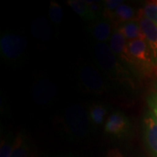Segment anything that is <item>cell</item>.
<instances>
[{
    "mask_svg": "<svg viewBox=\"0 0 157 157\" xmlns=\"http://www.w3.org/2000/svg\"><path fill=\"white\" fill-rule=\"evenodd\" d=\"M128 40L125 39L123 34L121 33L119 29L116 27L113 32L112 36L110 38V48L112 52L115 54V56L120 57L122 60L124 57L125 47L127 45Z\"/></svg>",
    "mask_w": 157,
    "mask_h": 157,
    "instance_id": "5bb4252c",
    "label": "cell"
},
{
    "mask_svg": "<svg viewBox=\"0 0 157 157\" xmlns=\"http://www.w3.org/2000/svg\"><path fill=\"white\" fill-rule=\"evenodd\" d=\"M68 6H70L76 14L86 21H95V17H94L90 7L87 4V1L82 0H69L67 1Z\"/></svg>",
    "mask_w": 157,
    "mask_h": 157,
    "instance_id": "9a60e30c",
    "label": "cell"
},
{
    "mask_svg": "<svg viewBox=\"0 0 157 157\" xmlns=\"http://www.w3.org/2000/svg\"><path fill=\"white\" fill-rule=\"evenodd\" d=\"M147 105L150 109V114L157 122V94L153 93L147 97Z\"/></svg>",
    "mask_w": 157,
    "mask_h": 157,
    "instance_id": "44dd1931",
    "label": "cell"
},
{
    "mask_svg": "<svg viewBox=\"0 0 157 157\" xmlns=\"http://www.w3.org/2000/svg\"><path fill=\"white\" fill-rule=\"evenodd\" d=\"M143 127L144 140L147 146L157 157V122L151 114H147L144 118Z\"/></svg>",
    "mask_w": 157,
    "mask_h": 157,
    "instance_id": "ba28073f",
    "label": "cell"
},
{
    "mask_svg": "<svg viewBox=\"0 0 157 157\" xmlns=\"http://www.w3.org/2000/svg\"><path fill=\"white\" fill-rule=\"evenodd\" d=\"M106 157H125L124 155L120 151L118 148H112V149H109L107 153V155Z\"/></svg>",
    "mask_w": 157,
    "mask_h": 157,
    "instance_id": "603a6c76",
    "label": "cell"
},
{
    "mask_svg": "<svg viewBox=\"0 0 157 157\" xmlns=\"http://www.w3.org/2000/svg\"><path fill=\"white\" fill-rule=\"evenodd\" d=\"M139 15H140V10L136 11L133 7L123 3L121 6H118L110 20L119 25L122 23L138 20Z\"/></svg>",
    "mask_w": 157,
    "mask_h": 157,
    "instance_id": "30bf717a",
    "label": "cell"
},
{
    "mask_svg": "<svg viewBox=\"0 0 157 157\" xmlns=\"http://www.w3.org/2000/svg\"><path fill=\"white\" fill-rule=\"evenodd\" d=\"M27 47V41L22 36L14 33L2 34L0 38V52L8 60H16L22 56Z\"/></svg>",
    "mask_w": 157,
    "mask_h": 157,
    "instance_id": "277c9868",
    "label": "cell"
},
{
    "mask_svg": "<svg viewBox=\"0 0 157 157\" xmlns=\"http://www.w3.org/2000/svg\"><path fill=\"white\" fill-rule=\"evenodd\" d=\"M131 128L128 117L121 111H115L109 115L105 124V132L116 137L128 135Z\"/></svg>",
    "mask_w": 157,
    "mask_h": 157,
    "instance_id": "8992f818",
    "label": "cell"
},
{
    "mask_svg": "<svg viewBox=\"0 0 157 157\" xmlns=\"http://www.w3.org/2000/svg\"><path fill=\"white\" fill-rule=\"evenodd\" d=\"M65 123L68 131L77 137H85L89 132L90 120L88 113L80 105L68 107L64 115Z\"/></svg>",
    "mask_w": 157,
    "mask_h": 157,
    "instance_id": "3957f363",
    "label": "cell"
},
{
    "mask_svg": "<svg viewBox=\"0 0 157 157\" xmlns=\"http://www.w3.org/2000/svg\"><path fill=\"white\" fill-rule=\"evenodd\" d=\"M32 33L35 38L41 40H48L52 37V28L48 20L45 17L35 18L32 25Z\"/></svg>",
    "mask_w": 157,
    "mask_h": 157,
    "instance_id": "4fadbf2b",
    "label": "cell"
},
{
    "mask_svg": "<svg viewBox=\"0 0 157 157\" xmlns=\"http://www.w3.org/2000/svg\"><path fill=\"white\" fill-rule=\"evenodd\" d=\"M117 28L123 34L125 39L128 41L138 39H145L140 25V23L137 20L122 23L118 25Z\"/></svg>",
    "mask_w": 157,
    "mask_h": 157,
    "instance_id": "7c38bea8",
    "label": "cell"
},
{
    "mask_svg": "<svg viewBox=\"0 0 157 157\" xmlns=\"http://www.w3.org/2000/svg\"><path fill=\"white\" fill-rule=\"evenodd\" d=\"M111 32V24L109 19L106 17H101L94 21L91 27V33L98 42L105 43V41L110 39L112 36Z\"/></svg>",
    "mask_w": 157,
    "mask_h": 157,
    "instance_id": "8fae6325",
    "label": "cell"
},
{
    "mask_svg": "<svg viewBox=\"0 0 157 157\" xmlns=\"http://www.w3.org/2000/svg\"><path fill=\"white\" fill-rule=\"evenodd\" d=\"M13 144L14 142H11L6 140L2 141L0 147V157H11L13 149Z\"/></svg>",
    "mask_w": 157,
    "mask_h": 157,
    "instance_id": "7402d4cb",
    "label": "cell"
},
{
    "mask_svg": "<svg viewBox=\"0 0 157 157\" xmlns=\"http://www.w3.org/2000/svg\"><path fill=\"white\" fill-rule=\"evenodd\" d=\"M88 116L90 122L96 126L104 123V120L107 113V108L101 103H93L88 108Z\"/></svg>",
    "mask_w": 157,
    "mask_h": 157,
    "instance_id": "2e32d148",
    "label": "cell"
},
{
    "mask_svg": "<svg viewBox=\"0 0 157 157\" xmlns=\"http://www.w3.org/2000/svg\"><path fill=\"white\" fill-rule=\"evenodd\" d=\"M94 53L95 60L101 70L115 78H124L128 73L124 71L119 64L115 54L110 46L104 42H97L94 46Z\"/></svg>",
    "mask_w": 157,
    "mask_h": 157,
    "instance_id": "7a4b0ae2",
    "label": "cell"
},
{
    "mask_svg": "<svg viewBox=\"0 0 157 157\" xmlns=\"http://www.w3.org/2000/svg\"><path fill=\"white\" fill-rule=\"evenodd\" d=\"M142 11L144 15L157 26V1L149 2L144 6Z\"/></svg>",
    "mask_w": 157,
    "mask_h": 157,
    "instance_id": "ffe728a7",
    "label": "cell"
},
{
    "mask_svg": "<svg viewBox=\"0 0 157 157\" xmlns=\"http://www.w3.org/2000/svg\"><path fill=\"white\" fill-rule=\"evenodd\" d=\"M49 17L56 25H59L63 19V9L56 1H52L49 7Z\"/></svg>",
    "mask_w": 157,
    "mask_h": 157,
    "instance_id": "ac0fdd59",
    "label": "cell"
},
{
    "mask_svg": "<svg viewBox=\"0 0 157 157\" xmlns=\"http://www.w3.org/2000/svg\"><path fill=\"white\" fill-rule=\"evenodd\" d=\"M13 142L14 144L11 157H29L28 144L23 136H17Z\"/></svg>",
    "mask_w": 157,
    "mask_h": 157,
    "instance_id": "e0dca14e",
    "label": "cell"
},
{
    "mask_svg": "<svg viewBox=\"0 0 157 157\" xmlns=\"http://www.w3.org/2000/svg\"><path fill=\"white\" fill-rule=\"evenodd\" d=\"M56 94V87L48 80L39 81L33 92V100L39 104L47 103Z\"/></svg>",
    "mask_w": 157,
    "mask_h": 157,
    "instance_id": "9c48e42d",
    "label": "cell"
},
{
    "mask_svg": "<svg viewBox=\"0 0 157 157\" xmlns=\"http://www.w3.org/2000/svg\"><path fill=\"white\" fill-rule=\"evenodd\" d=\"M122 60L129 64L138 66L145 70H151L157 67L154 62L145 39L128 41L125 47Z\"/></svg>",
    "mask_w": 157,
    "mask_h": 157,
    "instance_id": "6da1fadb",
    "label": "cell"
},
{
    "mask_svg": "<svg viewBox=\"0 0 157 157\" xmlns=\"http://www.w3.org/2000/svg\"><path fill=\"white\" fill-rule=\"evenodd\" d=\"M123 1L121 0H106L103 2L104 6V17L109 19L112 17L113 12L118 8V6L123 4Z\"/></svg>",
    "mask_w": 157,
    "mask_h": 157,
    "instance_id": "d6986e66",
    "label": "cell"
},
{
    "mask_svg": "<svg viewBox=\"0 0 157 157\" xmlns=\"http://www.w3.org/2000/svg\"><path fill=\"white\" fill-rule=\"evenodd\" d=\"M138 21L140 23L145 40L148 45L155 64L157 66V26L150 19L144 15L143 11L140 10Z\"/></svg>",
    "mask_w": 157,
    "mask_h": 157,
    "instance_id": "52a82bcc",
    "label": "cell"
},
{
    "mask_svg": "<svg viewBox=\"0 0 157 157\" xmlns=\"http://www.w3.org/2000/svg\"><path fill=\"white\" fill-rule=\"evenodd\" d=\"M80 82L90 93L101 94L105 92L106 86L101 73L94 67L91 65L82 66L79 69Z\"/></svg>",
    "mask_w": 157,
    "mask_h": 157,
    "instance_id": "5b68a950",
    "label": "cell"
}]
</instances>
